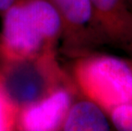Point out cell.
I'll use <instances>...</instances> for the list:
<instances>
[{
  "label": "cell",
  "instance_id": "cell-1",
  "mask_svg": "<svg viewBox=\"0 0 132 131\" xmlns=\"http://www.w3.org/2000/svg\"><path fill=\"white\" fill-rule=\"evenodd\" d=\"M72 79L84 97L108 114L113 108L132 104V61L108 55L77 57Z\"/></svg>",
  "mask_w": 132,
  "mask_h": 131
},
{
  "label": "cell",
  "instance_id": "cell-2",
  "mask_svg": "<svg viewBox=\"0 0 132 131\" xmlns=\"http://www.w3.org/2000/svg\"><path fill=\"white\" fill-rule=\"evenodd\" d=\"M0 78L20 108L48 95L61 86L73 83L56 59L47 50L27 59L0 64Z\"/></svg>",
  "mask_w": 132,
  "mask_h": 131
},
{
  "label": "cell",
  "instance_id": "cell-3",
  "mask_svg": "<svg viewBox=\"0 0 132 131\" xmlns=\"http://www.w3.org/2000/svg\"><path fill=\"white\" fill-rule=\"evenodd\" d=\"M3 17L0 34V64L33 57L47 50L43 37L22 0H18Z\"/></svg>",
  "mask_w": 132,
  "mask_h": 131
},
{
  "label": "cell",
  "instance_id": "cell-4",
  "mask_svg": "<svg viewBox=\"0 0 132 131\" xmlns=\"http://www.w3.org/2000/svg\"><path fill=\"white\" fill-rule=\"evenodd\" d=\"M60 15L63 46L67 54L79 57L104 42L95 24L89 0H50Z\"/></svg>",
  "mask_w": 132,
  "mask_h": 131
},
{
  "label": "cell",
  "instance_id": "cell-5",
  "mask_svg": "<svg viewBox=\"0 0 132 131\" xmlns=\"http://www.w3.org/2000/svg\"><path fill=\"white\" fill-rule=\"evenodd\" d=\"M77 91L74 83L64 85L38 101L21 107L16 129L25 131L61 130Z\"/></svg>",
  "mask_w": 132,
  "mask_h": 131
},
{
  "label": "cell",
  "instance_id": "cell-6",
  "mask_svg": "<svg viewBox=\"0 0 132 131\" xmlns=\"http://www.w3.org/2000/svg\"><path fill=\"white\" fill-rule=\"evenodd\" d=\"M104 42L129 46L132 40V11L126 0H89Z\"/></svg>",
  "mask_w": 132,
  "mask_h": 131
},
{
  "label": "cell",
  "instance_id": "cell-7",
  "mask_svg": "<svg viewBox=\"0 0 132 131\" xmlns=\"http://www.w3.org/2000/svg\"><path fill=\"white\" fill-rule=\"evenodd\" d=\"M110 124V119L102 108L85 97L72 102L61 130L106 131L111 129Z\"/></svg>",
  "mask_w": 132,
  "mask_h": 131
},
{
  "label": "cell",
  "instance_id": "cell-8",
  "mask_svg": "<svg viewBox=\"0 0 132 131\" xmlns=\"http://www.w3.org/2000/svg\"><path fill=\"white\" fill-rule=\"evenodd\" d=\"M49 49L55 50L61 38L62 25L57 10L50 0H22Z\"/></svg>",
  "mask_w": 132,
  "mask_h": 131
},
{
  "label": "cell",
  "instance_id": "cell-9",
  "mask_svg": "<svg viewBox=\"0 0 132 131\" xmlns=\"http://www.w3.org/2000/svg\"><path fill=\"white\" fill-rule=\"evenodd\" d=\"M20 110L21 108L7 93L0 78V131L16 129Z\"/></svg>",
  "mask_w": 132,
  "mask_h": 131
},
{
  "label": "cell",
  "instance_id": "cell-10",
  "mask_svg": "<svg viewBox=\"0 0 132 131\" xmlns=\"http://www.w3.org/2000/svg\"><path fill=\"white\" fill-rule=\"evenodd\" d=\"M108 116L116 129L132 131V104H125L114 107L108 111Z\"/></svg>",
  "mask_w": 132,
  "mask_h": 131
},
{
  "label": "cell",
  "instance_id": "cell-11",
  "mask_svg": "<svg viewBox=\"0 0 132 131\" xmlns=\"http://www.w3.org/2000/svg\"><path fill=\"white\" fill-rule=\"evenodd\" d=\"M18 0H0V15H3Z\"/></svg>",
  "mask_w": 132,
  "mask_h": 131
},
{
  "label": "cell",
  "instance_id": "cell-12",
  "mask_svg": "<svg viewBox=\"0 0 132 131\" xmlns=\"http://www.w3.org/2000/svg\"><path fill=\"white\" fill-rule=\"evenodd\" d=\"M128 3V4L130 5V4H131V6H132V0H126Z\"/></svg>",
  "mask_w": 132,
  "mask_h": 131
},
{
  "label": "cell",
  "instance_id": "cell-13",
  "mask_svg": "<svg viewBox=\"0 0 132 131\" xmlns=\"http://www.w3.org/2000/svg\"><path fill=\"white\" fill-rule=\"evenodd\" d=\"M131 48V49H132V40H131V42H130V45H129Z\"/></svg>",
  "mask_w": 132,
  "mask_h": 131
}]
</instances>
